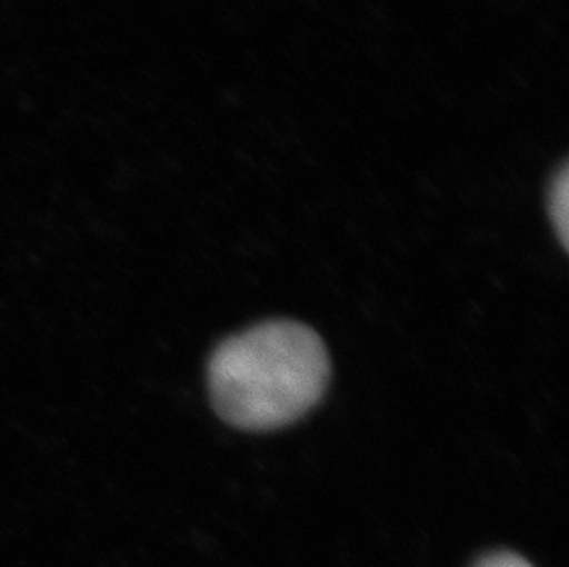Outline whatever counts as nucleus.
<instances>
[{
    "label": "nucleus",
    "instance_id": "1",
    "mask_svg": "<svg viewBox=\"0 0 569 567\" xmlns=\"http://www.w3.org/2000/svg\"><path fill=\"white\" fill-rule=\"evenodd\" d=\"M330 358L312 328L268 321L232 336L209 361L210 400L232 428H284L321 400Z\"/></svg>",
    "mask_w": 569,
    "mask_h": 567
},
{
    "label": "nucleus",
    "instance_id": "2",
    "mask_svg": "<svg viewBox=\"0 0 569 567\" xmlns=\"http://www.w3.org/2000/svg\"><path fill=\"white\" fill-rule=\"evenodd\" d=\"M549 215L553 220L555 230L559 235L560 243L568 249L569 240V171L568 167L555 177L549 192Z\"/></svg>",
    "mask_w": 569,
    "mask_h": 567
},
{
    "label": "nucleus",
    "instance_id": "3",
    "mask_svg": "<svg viewBox=\"0 0 569 567\" xmlns=\"http://www.w3.org/2000/svg\"><path fill=\"white\" fill-rule=\"evenodd\" d=\"M476 567H532L526 558L510 551L492 553L481 558Z\"/></svg>",
    "mask_w": 569,
    "mask_h": 567
}]
</instances>
